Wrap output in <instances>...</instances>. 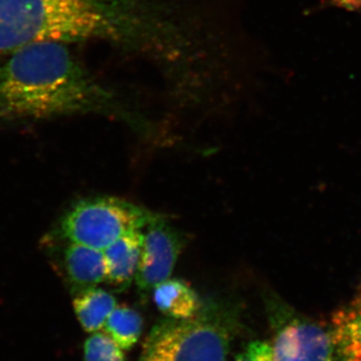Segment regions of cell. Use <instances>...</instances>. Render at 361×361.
I'll use <instances>...</instances> for the list:
<instances>
[{"label": "cell", "mask_w": 361, "mask_h": 361, "mask_svg": "<svg viewBox=\"0 0 361 361\" xmlns=\"http://www.w3.org/2000/svg\"><path fill=\"white\" fill-rule=\"evenodd\" d=\"M85 361H126L123 350L106 334L94 332L84 344Z\"/></svg>", "instance_id": "obj_13"}, {"label": "cell", "mask_w": 361, "mask_h": 361, "mask_svg": "<svg viewBox=\"0 0 361 361\" xmlns=\"http://www.w3.org/2000/svg\"><path fill=\"white\" fill-rule=\"evenodd\" d=\"M344 361H361V346L355 344L341 346Z\"/></svg>", "instance_id": "obj_15"}, {"label": "cell", "mask_w": 361, "mask_h": 361, "mask_svg": "<svg viewBox=\"0 0 361 361\" xmlns=\"http://www.w3.org/2000/svg\"><path fill=\"white\" fill-rule=\"evenodd\" d=\"M139 16L129 0H0V52L40 42H129Z\"/></svg>", "instance_id": "obj_2"}, {"label": "cell", "mask_w": 361, "mask_h": 361, "mask_svg": "<svg viewBox=\"0 0 361 361\" xmlns=\"http://www.w3.org/2000/svg\"><path fill=\"white\" fill-rule=\"evenodd\" d=\"M155 215L116 197H94L73 204L56 233L63 241L104 251L123 235L142 231Z\"/></svg>", "instance_id": "obj_4"}, {"label": "cell", "mask_w": 361, "mask_h": 361, "mask_svg": "<svg viewBox=\"0 0 361 361\" xmlns=\"http://www.w3.org/2000/svg\"><path fill=\"white\" fill-rule=\"evenodd\" d=\"M269 305L272 361H334V334L275 298Z\"/></svg>", "instance_id": "obj_5"}, {"label": "cell", "mask_w": 361, "mask_h": 361, "mask_svg": "<svg viewBox=\"0 0 361 361\" xmlns=\"http://www.w3.org/2000/svg\"><path fill=\"white\" fill-rule=\"evenodd\" d=\"M63 242L66 245L61 247L58 263L73 293L94 288L106 281V263L103 250L73 242Z\"/></svg>", "instance_id": "obj_7"}, {"label": "cell", "mask_w": 361, "mask_h": 361, "mask_svg": "<svg viewBox=\"0 0 361 361\" xmlns=\"http://www.w3.org/2000/svg\"><path fill=\"white\" fill-rule=\"evenodd\" d=\"M234 361H272L271 345L264 341L250 342Z\"/></svg>", "instance_id": "obj_14"}, {"label": "cell", "mask_w": 361, "mask_h": 361, "mask_svg": "<svg viewBox=\"0 0 361 361\" xmlns=\"http://www.w3.org/2000/svg\"><path fill=\"white\" fill-rule=\"evenodd\" d=\"M336 6L341 7L344 9H361V0H334Z\"/></svg>", "instance_id": "obj_16"}, {"label": "cell", "mask_w": 361, "mask_h": 361, "mask_svg": "<svg viewBox=\"0 0 361 361\" xmlns=\"http://www.w3.org/2000/svg\"><path fill=\"white\" fill-rule=\"evenodd\" d=\"M116 306V300L113 294L97 287L75 294L73 300V310L78 322L90 334L103 329Z\"/></svg>", "instance_id": "obj_10"}, {"label": "cell", "mask_w": 361, "mask_h": 361, "mask_svg": "<svg viewBox=\"0 0 361 361\" xmlns=\"http://www.w3.org/2000/svg\"><path fill=\"white\" fill-rule=\"evenodd\" d=\"M142 231L130 232L104 250L106 281L116 290H125L135 280L141 258Z\"/></svg>", "instance_id": "obj_8"}, {"label": "cell", "mask_w": 361, "mask_h": 361, "mask_svg": "<svg viewBox=\"0 0 361 361\" xmlns=\"http://www.w3.org/2000/svg\"><path fill=\"white\" fill-rule=\"evenodd\" d=\"M240 329L239 312L231 304L203 303L189 319L166 317L157 323L139 361H226Z\"/></svg>", "instance_id": "obj_3"}, {"label": "cell", "mask_w": 361, "mask_h": 361, "mask_svg": "<svg viewBox=\"0 0 361 361\" xmlns=\"http://www.w3.org/2000/svg\"><path fill=\"white\" fill-rule=\"evenodd\" d=\"M332 334L336 345L355 344L361 346V303L336 315Z\"/></svg>", "instance_id": "obj_12"}, {"label": "cell", "mask_w": 361, "mask_h": 361, "mask_svg": "<svg viewBox=\"0 0 361 361\" xmlns=\"http://www.w3.org/2000/svg\"><path fill=\"white\" fill-rule=\"evenodd\" d=\"M144 320L137 311L129 306H116L104 323L106 334L123 350H130L142 336Z\"/></svg>", "instance_id": "obj_11"}, {"label": "cell", "mask_w": 361, "mask_h": 361, "mask_svg": "<svg viewBox=\"0 0 361 361\" xmlns=\"http://www.w3.org/2000/svg\"><path fill=\"white\" fill-rule=\"evenodd\" d=\"M152 294L157 308L173 319L194 317L203 305L197 292L184 280L169 278L157 285Z\"/></svg>", "instance_id": "obj_9"}, {"label": "cell", "mask_w": 361, "mask_h": 361, "mask_svg": "<svg viewBox=\"0 0 361 361\" xmlns=\"http://www.w3.org/2000/svg\"><path fill=\"white\" fill-rule=\"evenodd\" d=\"M185 236L165 217L155 215L142 231V245L135 282L147 297L157 285L170 278L185 247Z\"/></svg>", "instance_id": "obj_6"}, {"label": "cell", "mask_w": 361, "mask_h": 361, "mask_svg": "<svg viewBox=\"0 0 361 361\" xmlns=\"http://www.w3.org/2000/svg\"><path fill=\"white\" fill-rule=\"evenodd\" d=\"M11 54L0 63V118L42 120L116 108V97L66 42H35Z\"/></svg>", "instance_id": "obj_1"}]
</instances>
